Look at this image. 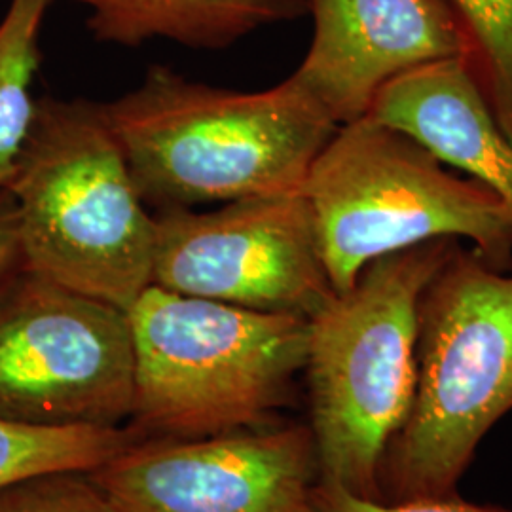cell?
<instances>
[{
    "instance_id": "cell-1",
    "label": "cell",
    "mask_w": 512,
    "mask_h": 512,
    "mask_svg": "<svg viewBox=\"0 0 512 512\" xmlns=\"http://www.w3.org/2000/svg\"><path fill=\"white\" fill-rule=\"evenodd\" d=\"M103 107L143 202L164 211L296 194L338 129L291 76L236 92L152 67Z\"/></svg>"
},
{
    "instance_id": "cell-2",
    "label": "cell",
    "mask_w": 512,
    "mask_h": 512,
    "mask_svg": "<svg viewBox=\"0 0 512 512\" xmlns=\"http://www.w3.org/2000/svg\"><path fill=\"white\" fill-rule=\"evenodd\" d=\"M6 188L25 270L124 311L152 285L156 222L103 103L37 99Z\"/></svg>"
},
{
    "instance_id": "cell-3",
    "label": "cell",
    "mask_w": 512,
    "mask_h": 512,
    "mask_svg": "<svg viewBox=\"0 0 512 512\" xmlns=\"http://www.w3.org/2000/svg\"><path fill=\"white\" fill-rule=\"evenodd\" d=\"M133 431L203 439L272 423L304 374L310 319L150 285L128 310Z\"/></svg>"
},
{
    "instance_id": "cell-4",
    "label": "cell",
    "mask_w": 512,
    "mask_h": 512,
    "mask_svg": "<svg viewBox=\"0 0 512 512\" xmlns=\"http://www.w3.org/2000/svg\"><path fill=\"white\" fill-rule=\"evenodd\" d=\"M512 412V272L458 243L421 294L416 395L378 469L382 501L458 494L478 444Z\"/></svg>"
},
{
    "instance_id": "cell-5",
    "label": "cell",
    "mask_w": 512,
    "mask_h": 512,
    "mask_svg": "<svg viewBox=\"0 0 512 512\" xmlns=\"http://www.w3.org/2000/svg\"><path fill=\"white\" fill-rule=\"evenodd\" d=\"M334 293L366 266L435 239L512 272V209L418 139L363 116L338 126L300 190Z\"/></svg>"
},
{
    "instance_id": "cell-6",
    "label": "cell",
    "mask_w": 512,
    "mask_h": 512,
    "mask_svg": "<svg viewBox=\"0 0 512 512\" xmlns=\"http://www.w3.org/2000/svg\"><path fill=\"white\" fill-rule=\"evenodd\" d=\"M458 243L435 239L382 256L310 317L304 376L321 482L380 499L385 446L416 395L421 294Z\"/></svg>"
},
{
    "instance_id": "cell-7",
    "label": "cell",
    "mask_w": 512,
    "mask_h": 512,
    "mask_svg": "<svg viewBox=\"0 0 512 512\" xmlns=\"http://www.w3.org/2000/svg\"><path fill=\"white\" fill-rule=\"evenodd\" d=\"M133 393L128 311L23 266L0 281V418L120 425Z\"/></svg>"
},
{
    "instance_id": "cell-8",
    "label": "cell",
    "mask_w": 512,
    "mask_h": 512,
    "mask_svg": "<svg viewBox=\"0 0 512 512\" xmlns=\"http://www.w3.org/2000/svg\"><path fill=\"white\" fill-rule=\"evenodd\" d=\"M152 285L238 308L313 317L330 285L300 192L154 217Z\"/></svg>"
},
{
    "instance_id": "cell-9",
    "label": "cell",
    "mask_w": 512,
    "mask_h": 512,
    "mask_svg": "<svg viewBox=\"0 0 512 512\" xmlns=\"http://www.w3.org/2000/svg\"><path fill=\"white\" fill-rule=\"evenodd\" d=\"M122 512H321L310 425L139 439L90 473Z\"/></svg>"
},
{
    "instance_id": "cell-10",
    "label": "cell",
    "mask_w": 512,
    "mask_h": 512,
    "mask_svg": "<svg viewBox=\"0 0 512 512\" xmlns=\"http://www.w3.org/2000/svg\"><path fill=\"white\" fill-rule=\"evenodd\" d=\"M313 19L294 82L344 126L368 114L387 82L423 65L469 54L448 0H302Z\"/></svg>"
},
{
    "instance_id": "cell-11",
    "label": "cell",
    "mask_w": 512,
    "mask_h": 512,
    "mask_svg": "<svg viewBox=\"0 0 512 512\" xmlns=\"http://www.w3.org/2000/svg\"><path fill=\"white\" fill-rule=\"evenodd\" d=\"M366 116L412 135L512 209V141L495 122L461 57L393 78Z\"/></svg>"
},
{
    "instance_id": "cell-12",
    "label": "cell",
    "mask_w": 512,
    "mask_h": 512,
    "mask_svg": "<svg viewBox=\"0 0 512 512\" xmlns=\"http://www.w3.org/2000/svg\"><path fill=\"white\" fill-rule=\"evenodd\" d=\"M88 8L86 27L99 42L141 46L169 40L222 50L262 27L306 16L302 0H74Z\"/></svg>"
},
{
    "instance_id": "cell-13",
    "label": "cell",
    "mask_w": 512,
    "mask_h": 512,
    "mask_svg": "<svg viewBox=\"0 0 512 512\" xmlns=\"http://www.w3.org/2000/svg\"><path fill=\"white\" fill-rule=\"evenodd\" d=\"M139 439L122 425H33L0 418V490L35 476L90 475Z\"/></svg>"
},
{
    "instance_id": "cell-14",
    "label": "cell",
    "mask_w": 512,
    "mask_h": 512,
    "mask_svg": "<svg viewBox=\"0 0 512 512\" xmlns=\"http://www.w3.org/2000/svg\"><path fill=\"white\" fill-rule=\"evenodd\" d=\"M54 0H10L0 19V186H6L29 133L37 99L40 33Z\"/></svg>"
},
{
    "instance_id": "cell-15",
    "label": "cell",
    "mask_w": 512,
    "mask_h": 512,
    "mask_svg": "<svg viewBox=\"0 0 512 512\" xmlns=\"http://www.w3.org/2000/svg\"><path fill=\"white\" fill-rule=\"evenodd\" d=\"M465 29V65L512 141V0H448Z\"/></svg>"
},
{
    "instance_id": "cell-16",
    "label": "cell",
    "mask_w": 512,
    "mask_h": 512,
    "mask_svg": "<svg viewBox=\"0 0 512 512\" xmlns=\"http://www.w3.org/2000/svg\"><path fill=\"white\" fill-rule=\"evenodd\" d=\"M0 512L122 511L88 473H55L0 490Z\"/></svg>"
},
{
    "instance_id": "cell-17",
    "label": "cell",
    "mask_w": 512,
    "mask_h": 512,
    "mask_svg": "<svg viewBox=\"0 0 512 512\" xmlns=\"http://www.w3.org/2000/svg\"><path fill=\"white\" fill-rule=\"evenodd\" d=\"M315 497L321 512H512L503 507L465 501L459 494L418 497L406 501H382L351 494L346 488L327 482H319Z\"/></svg>"
},
{
    "instance_id": "cell-18",
    "label": "cell",
    "mask_w": 512,
    "mask_h": 512,
    "mask_svg": "<svg viewBox=\"0 0 512 512\" xmlns=\"http://www.w3.org/2000/svg\"><path fill=\"white\" fill-rule=\"evenodd\" d=\"M21 266L18 207L12 192L0 186V281L18 272Z\"/></svg>"
}]
</instances>
